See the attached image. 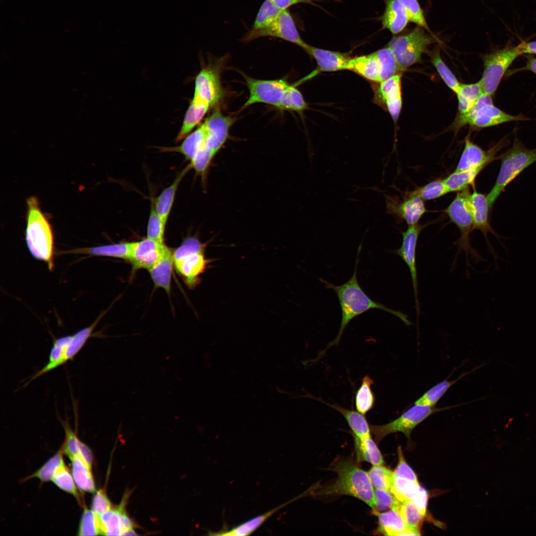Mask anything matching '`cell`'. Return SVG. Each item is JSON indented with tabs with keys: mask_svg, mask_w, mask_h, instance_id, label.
<instances>
[{
	"mask_svg": "<svg viewBox=\"0 0 536 536\" xmlns=\"http://www.w3.org/2000/svg\"><path fill=\"white\" fill-rule=\"evenodd\" d=\"M469 372L462 374L455 380H448L445 379L438 383L422 394L414 402V404L435 406V405L451 387L462 377L468 374Z\"/></svg>",
	"mask_w": 536,
	"mask_h": 536,
	"instance_id": "obj_39",
	"label": "cell"
},
{
	"mask_svg": "<svg viewBox=\"0 0 536 536\" xmlns=\"http://www.w3.org/2000/svg\"><path fill=\"white\" fill-rule=\"evenodd\" d=\"M69 459L71 463L72 477L76 486L82 491L94 492L95 486L91 472V469L77 455Z\"/></svg>",
	"mask_w": 536,
	"mask_h": 536,
	"instance_id": "obj_34",
	"label": "cell"
},
{
	"mask_svg": "<svg viewBox=\"0 0 536 536\" xmlns=\"http://www.w3.org/2000/svg\"><path fill=\"white\" fill-rule=\"evenodd\" d=\"M307 108V104L298 89L289 84L284 93L278 108L281 110L301 112Z\"/></svg>",
	"mask_w": 536,
	"mask_h": 536,
	"instance_id": "obj_45",
	"label": "cell"
},
{
	"mask_svg": "<svg viewBox=\"0 0 536 536\" xmlns=\"http://www.w3.org/2000/svg\"><path fill=\"white\" fill-rule=\"evenodd\" d=\"M484 168L478 167L459 172L454 171L443 180L449 193L459 192L469 188Z\"/></svg>",
	"mask_w": 536,
	"mask_h": 536,
	"instance_id": "obj_35",
	"label": "cell"
},
{
	"mask_svg": "<svg viewBox=\"0 0 536 536\" xmlns=\"http://www.w3.org/2000/svg\"><path fill=\"white\" fill-rule=\"evenodd\" d=\"M52 481L59 488L72 494L76 499H79L78 491L73 478L64 463L57 468L53 476Z\"/></svg>",
	"mask_w": 536,
	"mask_h": 536,
	"instance_id": "obj_47",
	"label": "cell"
},
{
	"mask_svg": "<svg viewBox=\"0 0 536 536\" xmlns=\"http://www.w3.org/2000/svg\"><path fill=\"white\" fill-rule=\"evenodd\" d=\"M264 37L278 38L294 43L304 50L308 46L301 38L293 19L287 9L283 10L269 26L259 30L251 29L245 35L243 41L250 42Z\"/></svg>",
	"mask_w": 536,
	"mask_h": 536,
	"instance_id": "obj_12",
	"label": "cell"
},
{
	"mask_svg": "<svg viewBox=\"0 0 536 536\" xmlns=\"http://www.w3.org/2000/svg\"><path fill=\"white\" fill-rule=\"evenodd\" d=\"M316 399L340 413L347 422L353 436L361 439L371 436L370 425L364 415L357 411L348 409L337 404L329 403L319 398Z\"/></svg>",
	"mask_w": 536,
	"mask_h": 536,
	"instance_id": "obj_29",
	"label": "cell"
},
{
	"mask_svg": "<svg viewBox=\"0 0 536 536\" xmlns=\"http://www.w3.org/2000/svg\"><path fill=\"white\" fill-rule=\"evenodd\" d=\"M384 28L392 34L402 32L409 21L407 12L399 0H388L382 17Z\"/></svg>",
	"mask_w": 536,
	"mask_h": 536,
	"instance_id": "obj_27",
	"label": "cell"
},
{
	"mask_svg": "<svg viewBox=\"0 0 536 536\" xmlns=\"http://www.w3.org/2000/svg\"><path fill=\"white\" fill-rule=\"evenodd\" d=\"M124 510L123 504L118 508L102 513L99 515L101 535L105 536H122L123 533L121 514Z\"/></svg>",
	"mask_w": 536,
	"mask_h": 536,
	"instance_id": "obj_37",
	"label": "cell"
},
{
	"mask_svg": "<svg viewBox=\"0 0 536 536\" xmlns=\"http://www.w3.org/2000/svg\"><path fill=\"white\" fill-rule=\"evenodd\" d=\"M408 527L415 532L418 536L420 535V527L423 521L425 515L411 502L401 503L396 508Z\"/></svg>",
	"mask_w": 536,
	"mask_h": 536,
	"instance_id": "obj_42",
	"label": "cell"
},
{
	"mask_svg": "<svg viewBox=\"0 0 536 536\" xmlns=\"http://www.w3.org/2000/svg\"><path fill=\"white\" fill-rule=\"evenodd\" d=\"M78 456L91 469L93 457L91 451L89 448L79 440L78 442Z\"/></svg>",
	"mask_w": 536,
	"mask_h": 536,
	"instance_id": "obj_59",
	"label": "cell"
},
{
	"mask_svg": "<svg viewBox=\"0 0 536 536\" xmlns=\"http://www.w3.org/2000/svg\"><path fill=\"white\" fill-rule=\"evenodd\" d=\"M111 509V503L103 490L96 491L92 499L91 510L99 515Z\"/></svg>",
	"mask_w": 536,
	"mask_h": 536,
	"instance_id": "obj_57",
	"label": "cell"
},
{
	"mask_svg": "<svg viewBox=\"0 0 536 536\" xmlns=\"http://www.w3.org/2000/svg\"><path fill=\"white\" fill-rule=\"evenodd\" d=\"M506 143L505 139L502 140L489 150H484L471 141L468 136L465 139L464 149L454 171L459 172L478 167L485 168L492 162L499 159V156L496 155Z\"/></svg>",
	"mask_w": 536,
	"mask_h": 536,
	"instance_id": "obj_16",
	"label": "cell"
},
{
	"mask_svg": "<svg viewBox=\"0 0 536 536\" xmlns=\"http://www.w3.org/2000/svg\"><path fill=\"white\" fill-rule=\"evenodd\" d=\"M205 121L207 129L205 145L216 155L227 140L229 129L235 119L224 115L217 107L214 109Z\"/></svg>",
	"mask_w": 536,
	"mask_h": 536,
	"instance_id": "obj_18",
	"label": "cell"
},
{
	"mask_svg": "<svg viewBox=\"0 0 536 536\" xmlns=\"http://www.w3.org/2000/svg\"><path fill=\"white\" fill-rule=\"evenodd\" d=\"M276 6L286 10L291 6L300 3L313 4V0H270Z\"/></svg>",
	"mask_w": 536,
	"mask_h": 536,
	"instance_id": "obj_60",
	"label": "cell"
},
{
	"mask_svg": "<svg viewBox=\"0 0 536 536\" xmlns=\"http://www.w3.org/2000/svg\"><path fill=\"white\" fill-rule=\"evenodd\" d=\"M525 120L528 118L522 115L514 116L507 114L495 107L493 103H490L482 105L478 109L469 125L476 128H483Z\"/></svg>",
	"mask_w": 536,
	"mask_h": 536,
	"instance_id": "obj_20",
	"label": "cell"
},
{
	"mask_svg": "<svg viewBox=\"0 0 536 536\" xmlns=\"http://www.w3.org/2000/svg\"><path fill=\"white\" fill-rule=\"evenodd\" d=\"M457 405L436 407L414 404L396 419L382 425H370L371 432L377 442L389 434L401 432L408 439L412 430L430 415Z\"/></svg>",
	"mask_w": 536,
	"mask_h": 536,
	"instance_id": "obj_8",
	"label": "cell"
},
{
	"mask_svg": "<svg viewBox=\"0 0 536 536\" xmlns=\"http://www.w3.org/2000/svg\"><path fill=\"white\" fill-rule=\"evenodd\" d=\"M132 242H120L96 247L78 248L67 252V253L84 254L97 256H104L129 260Z\"/></svg>",
	"mask_w": 536,
	"mask_h": 536,
	"instance_id": "obj_31",
	"label": "cell"
},
{
	"mask_svg": "<svg viewBox=\"0 0 536 536\" xmlns=\"http://www.w3.org/2000/svg\"><path fill=\"white\" fill-rule=\"evenodd\" d=\"M378 518V532L386 536H418L407 526L400 513L395 509L375 514Z\"/></svg>",
	"mask_w": 536,
	"mask_h": 536,
	"instance_id": "obj_23",
	"label": "cell"
},
{
	"mask_svg": "<svg viewBox=\"0 0 536 536\" xmlns=\"http://www.w3.org/2000/svg\"><path fill=\"white\" fill-rule=\"evenodd\" d=\"M470 193L469 188L458 192L456 196L445 210L450 220L457 226L461 233L459 250L464 251L475 261L484 259L470 246L469 234L473 230L472 214L469 202Z\"/></svg>",
	"mask_w": 536,
	"mask_h": 536,
	"instance_id": "obj_9",
	"label": "cell"
},
{
	"mask_svg": "<svg viewBox=\"0 0 536 536\" xmlns=\"http://www.w3.org/2000/svg\"><path fill=\"white\" fill-rule=\"evenodd\" d=\"M492 95L482 93L473 106L466 113L459 114L456 120L455 125L456 128H459L466 125H469L471 120L478 109L482 105L493 103Z\"/></svg>",
	"mask_w": 536,
	"mask_h": 536,
	"instance_id": "obj_54",
	"label": "cell"
},
{
	"mask_svg": "<svg viewBox=\"0 0 536 536\" xmlns=\"http://www.w3.org/2000/svg\"><path fill=\"white\" fill-rule=\"evenodd\" d=\"M296 498H294L277 506L263 514L253 517L230 529H226V528L222 529L217 532H211L209 533V535L212 536H244L250 535L261 527L268 519L276 512L291 503L293 501V500Z\"/></svg>",
	"mask_w": 536,
	"mask_h": 536,
	"instance_id": "obj_25",
	"label": "cell"
},
{
	"mask_svg": "<svg viewBox=\"0 0 536 536\" xmlns=\"http://www.w3.org/2000/svg\"><path fill=\"white\" fill-rule=\"evenodd\" d=\"M305 50L315 59L320 71L347 69L351 59L345 54L320 49L309 45Z\"/></svg>",
	"mask_w": 536,
	"mask_h": 536,
	"instance_id": "obj_22",
	"label": "cell"
},
{
	"mask_svg": "<svg viewBox=\"0 0 536 536\" xmlns=\"http://www.w3.org/2000/svg\"><path fill=\"white\" fill-rule=\"evenodd\" d=\"M379 91L392 119L397 121L402 107L401 74L380 82Z\"/></svg>",
	"mask_w": 536,
	"mask_h": 536,
	"instance_id": "obj_21",
	"label": "cell"
},
{
	"mask_svg": "<svg viewBox=\"0 0 536 536\" xmlns=\"http://www.w3.org/2000/svg\"><path fill=\"white\" fill-rule=\"evenodd\" d=\"M424 228L423 225L418 223L408 226L405 231L402 232V243L401 247L396 250L407 265L411 276L413 288L415 309L417 323L420 313V306L418 298V278L416 266V252L419 234Z\"/></svg>",
	"mask_w": 536,
	"mask_h": 536,
	"instance_id": "obj_14",
	"label": "cell"
},
{
	"mask_svg": "<svg viewBox=\"0 0 536 536\" xmlns=\"http://www.w3.org/2000/svg\"><path fill=\"white\" fill-rule=\"evenodd\" d=\"M424 28L417 26L404 35L395 37L388 44L398 62L401 72L420 62L422 55L435 41Z\"/></svg>",
	"mask_w": 536,
	"mask_h": 536,
	"instance_id": "obj_7",
	"label": "cell"
},
{
	"mask_svg": "<svg viewBox=\"0 0 536 536\" xmlns=\"http://www.w3.org/2000/svg\"><path fill=\"white\" fill-rule=\"evenodd\" d=\"M353 436L358 462H366L373 466L384 464L383 456L371 436L362 439Z\"/></svg>",
	"mask_w": 536,
	"mask_h": 536,
	"instance_id": "obj_32",
	"label": "cell"
},
{
	"mask_svg": "<svg viewBox=\"0 0 536 536\" xmlns=\"http://www.w3.org/2000/svg\"><path fill=\"white\" fill-rule=\"evenodd\" d=\"M421 486L408 479L394 475L391 492L402 503L412 501Z\"/></svg>",
	"mask_w": 536,
	"mask_h": 536,
	"instance_id": "obj_41",
	"label": "cell"
},
{
	"mask_svg": "<svg viewBox=\"0 0 536 536\" xmlns=\"http://www.w3.org/2000/svg\"><path fill=\"white\" fill-rule=\"evenodd\" d=\"M174 262L170 250L156 264L148 269L151 278L156 287L163 288L169 293Z\"/></svg>",
	"mask_w": 536,
	"mask_h": 536,
	"instance_id": "obj_30",
	"label": "cell"
},
{
	"mask_svg": "<svg viewBox=\"0 0 536 536\" xmlns=\"http://www.w3.org/2000/svg\"><path fill=\"white\" fill-rule=\"evenodd\" d=\"M101 535L99 516L92 510L84 509L78 531V536Z\"/></svg>",
	"mask_w": 536,
	"mask_h": 536,
	"instance_id": "obj_48",
	"label": "cell"
},
{
	"mask_svg": "<svg viewBox=\"0 0 536 536\" xmlns=\"http://www.w3.org/2000/svg\"><path fill=\"white\" fill-rule=\"evenodd\" d=\"M223 95L219 68L214 65L209 64L201 69L196 78L192 100L211 108L218 103Z\"/></svg>",
	"mask_w": 536,
	"mask_h": 536,
	"instance_id": "obj_13",
	"label": "cell"
},
{
	"mask_svg": "<svg viewBox=\"0 0 536 536\" xmlns=\"http://www.w3.org/2000/svg\"><path fill=\"white\" fill-rule=\"evenodd\" d=\"M165 228L166 226L152 206L148 220L146 237L158 242L164 243Z\"/></svg>",
	"mask_w": 536,
	"mask_h": 536,
	"instance_id": "obj_51",
	"label": "cell"
},
{
	"mask_svg": "<svg viewBox=\"0 0 536 536\" xmlns=\"http://www.w3.org/2000/svg\"><path fill=\"white\" fill-rule=\"evenodd\" d=\"M374 493L376 499L375 509L373 510L374 514L396 509L402 503L390 492L375 488Z\"/></svg>",
	"mask_w": 536,
	"mask_h": 536,
	"instance_id": "obj_52",
	"label": "cell"
},
{
	"mask_svg": "<svg viewBox=\"0 0 536 536\" xmlns=\"http://www.w3.org/2000/svg\"><path fill=\"white\" fill-rule=\"evenodd\" d=\"M137 534L135 533L133 529L129 530L124 532L122 536H136Z\"/></svg>",
	"mask_w": 536,
	"mask_h": 536,
	"instance_id": "obj_63",
	"label": "cell"
},
{
	"mask_svg": "<svg viewBox=\"0 0 536 536\" xmlns=\"http://www.w3.org/2000/svg\"><path fill=\"white\" fill-rule=\"evenodd\" d=\"M65 432V441L64 446V452L70 458L73 456L79 455L78 442L75 433L71 429L68 422H62Z\"/></svg>",
	"mask_w": 536,
	"mask_h": 536,
	"instance_id": "obj_55",
	"label": "cell"
},
{
	"mask_svg": "<svg viewBox=\"0 0 536 536\" xmlns=\"http://www.w3.org/2000/svg\"><path fill=\"white\" fill-rule=\"evenodd\" d=\"M361 249L360 245L358 250L354 272L350 278L346 282L336 285L323 279L319 278L327 288L333 290L336 294L341 308V319L337 335L324 349L318 354V356L312 360L313 362L321 359L326 352L332 346L338 344L344 330L352 319L371 309H380L389 312L399 318L407 326L412 324L406 315L372 300L361 288L357 276L359 255Z\"/></svg>",
	"mask_w": 536,
	"mask_h": 536,
	"instance_id": "obj_1",
	"label": "cell"
},
{
	"mask_svg": "<svg viewBox=\"0 0 536 536\" xmlns=\"http://www.w3.org/2000/svg\"><path fill=\"white\" fill-rule=\"evenodd\" d=\"M398 454L399 461L397 467L394 471V475L418 483L417 477L414 471L406 463L401 446L398 447Z\"/></svg>",
	"mask_w": 536,
	"mask_h": 536,
	"instance_id": "obj_56",
	"label": "cell"
},
{
	"mask_svg": "<svg viewBox=\"0 0 536 536\" xmlns=\"http://www.w3.org/2000/svg\"><path fill=\"white\" fill-rule=\"evenodd\" d=\"M423 201L410 192L402 200L398 197H386V207L388 213L398 219L405 221L408 226L413 225L418 223L426 211Z\"/></svg>",
	"mask_w": 536,
	"mask_h": 536,
	"instance_id": "obj_15",
	"label": "cell"
},
{
	"mask_svg": "<svg viewBox=\"0 0 536 536\" xmlns=\"http://www.w3.org/2000/svg\"><path fill=\"white\" fill-rule=\"evenodd\" d=\"M249 90V97L243 108L256 103H266L278 108L288 84L285 80H261L243 74Z\"/></svg>",
	"mask_w": 536,
	"mask_h": 536,
	"instance_id": "obj_11",
	"label": "cell"
},
{
	"mask_svg": "<svg viewBox=\"0 0 536 536\" xmlns=\"http://www.w3.org/2000/svg\"><path fill=\"white\" fill-rule=\"evenodd\" d=\"M328 469L337 474L335 481L313 491L315 495H349L375 509L376 499L373 487L368 472L349 460L338 459Z\"/></svg>",
	"mask_w": 536,
	"mask_h": 536,
	"instance_id": "obj_2",
	"label": "cell"
},
{
	"mask_svg": "<svg viewBox=\"0 0 536 536\" xmlns=\"http://www.w3.org/2000/svg\"><path fill=\"white\" fill-rule=\"evenodd\" d=\"M282 10L270 0H265L261 5L252 27V30L265 28L272 24L279 16Z\"/></svg>",
	"mask_w": 536,
	"mask_h": 536,
	"instance_id": "obj_43",
	"label": "cell"
},
{
	"mask_svg": "<svg viewBox=\"0 0 536 536\" xmlns=\"http://www.w3.org/2000/svg\"><path fill=\"white\" fill-rule=\"evenodd\" d=\"M379 63L380 82L401 72L396 58L388 46L374 52Z\"/></svg>",
	"mask_w": 536,
	"mask_h": 536,
	"instance_id": "obj_40",
	"label": "cell"
},
{
	"mask_svg": "<svg viewBox=\"0 0 536 536\" xmlns=\"http://www.w3.org/2000/svg\"><path fill=\"white\" fill-rule=\"evenodd\" d=\"M26 203L27 246L34 258L45 262L52 270L54 266V237L51 225L35 197L28 198Z\"/></svg>",
	"mask_w": 536,
	"mask_h": 536,
	"instance_id": "obj_3",
	"label": "cell"
},
{
	"mask_svg": "<svg viewBox=\"0 0 536 536\" xmlns=\"http://www.w3.org/2000/svg\"><path fill=\"white\" fill-rule=\"evenodd\" d=\"M347 69L352 70L367 79L380 82V69L374 53L350 59Z\"/></svg>",
	"mask_w": 536,
	"mask_h": 536,
	"instance_id": "obj_28",
	"label": "cell"
},
{
	"mask_svg": "<svg viewBox=\"0 0 536 536\" xmlns=\"http://www.w3.org/2000/svg\"><path fill=\"white\" fill-rule=\"evenodd\" d=\"M190 169L191 168L189 164L180 172L172 184L164 189L154 200L153 207L165 226H166L179 184Z\"/></svg>",
	"mask_w": 536,
	"mask_h": 536,
	"instance_id": "obj_24",
	"label": "cell"
},
{
	"mask_svg": "<svg viewBox=\"0 0 536 536\" xmlns=\"http://www.w3.org/2000/svg\"><path fill=\"white\" fill-rule=\"evenodd\" d=\"M99 319V318H97L92 325L78 331L72 335L63 336L56 339L50 350L47 363L34 374L24 386L71 360L92 336L93 331Z\"/></svg>",
	"mask_w": 536,
	"mask_h": 536,
	"instance_id": "obj_6",
	"label": "cell"
},
{
	"mask_svg": "<svg viewBox=\"0 0 536 536\" xmlns=\"http://www.w3.org/2000/svg\"><path fill=\"white\" fill-rule=\"evenodd\" d=\"M469 202L472 214L473 230L477 229L482 232L488 244L489 249L496 261L498 257L489 242L487 233H492L498 240L502 237L494 231L490 224L489 212L491 209L487 196L474 189L473 193L470 195Z\"/></svg>",
	"mask_w": 536,
	"mask_h": 536,
	"instance_id": "obj_19",
	"label": "cell"
},
{
	"mask_svg": "<svg viewBox=\"0 0 536 536\" xmlns=\"http://www.w3.org/2000/svg\"><path fill=\"white\" fill-rule=\"evenodd\" d=\"M522 55L518 46L497 50L484 58V69L481 79L483 92L492 95L495 92L507 68Z\"/></svg>",
	"mask_w": 536,
	"mask_h": 536,
	"instance_id": "obj_10",
	"label": "cell"
},
{
	"mask_svg": "<svg viewBox=\"0 0 536 536\" xmlns=\"http://www.w3.org/2000/svg\"><path fill=\"white\" fill-rule=\"evenodd\" d=\"M423 200L428 201L439 198L449 193L443 180H436L411 192Z\"/></svg>",
	"mask_w": 536,
	"mask_h": 536,
	"instance_id": "obj_49",
	"label": "cell"
},
{
	"mask_svg": "<svg viewBox=\"0 0 536 536\" xmlns=\"http://www.w3.org/2000/svg\"><path fill=\"white\" fill-rule=\"evenodd\" d=\"M501 166L495 183L487 195L490 209L507 186L536 162V148L528 149L515 136L512 146L499 156Z\"/></svg>",
	"mask_w": 536,
	"mask_h": 536,
	"instance_id": "obj_4",
	"label": "cell"
},
{
	"mask_svg": "<svg viewBox=\"0 0 536 536\" xmlns=\"http://www.w3.org/2000/svg\"><path fill=\"white\" fill-rule=\"evenodd\" d=\"M523 54H536V41L530 42H523L518 45Z\"/></svg>",
	"mask_w": 536,
	"mask_h": 536,
	"instance_id": "obj_61",
	"label": "cell"
},
{
	"mask_svg": "<svg viewBox=\"0 0 536 536\" xmlns=\"http://www.w3.org/2000/svg\"><path fill=\"white\" fill-rule=\"evenodd\" d=\"M427 500V492L421 487L419 491L411 502L425 515Z\"/></svg>",
	"mask_w": 536,
	"mask_h": 536,
	"instance_id": "obj_58",
	"label": "cell"
},
{
	"mask_svg": "<svg viewBox=\"0 0 536 536\" xmlns=\"http://www.w3.org/2000/svg\"><path fill=\"white\" fill-rule=\"evenodd\" d=\"M374 384L372 379L365 376L355 397V406L357 411L365 415L374 407L375 397L371 389Z\"/></svg>",
	"mask_w": 536,
	"mask_h": 536,
	"instance_id": "obj_38",
	"label": "cell"
},
{
	"mask_svg": "<svg viewBox=\"0 0 536 536\" xmlns=\"http://www.w3.org/2000/svg\"><path fill=\"white\" fill-rule=\"evenodd\" d=\"M210 108L204 104L192 100L185 113L176 140L179 141L190 134L194 128L200 123Z\"/></svg>",
	"mask_w": 536,
	"mask_h": 536,
	"instance_id": "obj_33",
	"label": "cell"
},
{
	"mask_svg": "<svg viewBox=\"0 0 536 536\" xmlns=\"http://www.w3.org/2000/svg\"><path fill=\"white\" fill-rule=\"evenodd\" d=\"M206 243L195 237H189L172 253L174 265L187 285L193 288L201 282L200 276L206 269L211 260L205 258Z\"/></svg>",
	"mask_w": 536,
	"mask_h": 536,
	"instance_id": "obj_5",
	"label": "cell"
},
{
	"mask_svg": "<svg viewBox=\"0 0 536 536\" xmlns=\"http://www.w3.org/2000/svg\"><path fill=\"white\" fill-rule=\"evenodd\" d=\"M370 480L375 488L391 492L394 471L383 465H374L368 472Z\"/></svg>",
	"mask_w": 536,
	"mask_h": 536,
	"instance_id": "obj_44",
	"label": "cell"
},
{
	"mask_svg": "<svg viewBox=\"0 0 536 536\" xmlns=\"http://www.w3.org/2000/svg\"><path fill=\"white\" fill-rule=\"evenodd\" d=\"M64 463L62 452L60 450L30 477L38 478L43 482L52 480L57 468Z\"/></svg>",
	"mask_w": 536,
	"mask_h": 536,
	"instance_id": "obj_50",
	"label": "cell"
},
{
	"mask_svg": "<svg viewBox=\"0 0 536 536\" xmlns=\"http://www.w3.org/2000/svg\"><path fill=\"white\" fill-rule=\"evenodd\" d=\"M170 250L164 243L146 238L132 242L129 261L134 269L148 270L160 260Z\"/></svg>",
	"mask_w": 536,
	"mask_h": 536,
	"instance_id": "obj_17",
	"label": "cell"
},
{
	"mask_svg": "<svg viewBox=\"0 0 536 536\" xmlns=\"http://www.w3.org/2000/svg\"><path fill=\"white\" fill-rule=\"evenodd\" d=\"M404 6L409 21L430 31L426 19L417 0H399Z\"/></svg>",
	"mask_w": 536,
	"mask_h": 536,
	"instance_id": "obj_53",
	"label": "cell"
},
{
	"mask_svg": "<svg viewBox=\"0 0 536 536\" xmlns=\"http://www.w3.org/2000/svg\"><path fill=\"white\" fill-rule=\"evenodd\" d=\"M207 129L205 120L195 131L189 134L178 146L161 147L163 151L176 152L183 154L191 161L206 140Z\"/></svg>",
	"mask_w": 536,
	"mask_h": 536,
	"instance_id": "obj_26",
	"label": "cell"
},
{
	"mask_svg": "<svg viewBox=\"0 0 536 536\" xmlns=\"http://www.w3.org/2000/svg\"><path fill=\"white\" fill-rule=\"evenodd\" d=\"M431 61L442 80L456 94L461 83L443 62L439 51H436L432 55Z\"/></svg>",
	"mask_w": 536,
	"mask_h": 536,
	"instance_id": "obj_46",
	"label": "cell"
},
{
	"mask_svg": "<svg viewBox=\"0 0 536 536\" xmlns=\"http://www.w3.org/2000/svg\"><path fill=\"white\" fill-rule=\"evenodd\" d=\"M483 90L480 81L471 84H461L456 93L460 114L468 112L480 97Z\"/></svg>",
	"mask_w": 536,
	"mask_h": 536,
	"instance_id": "obj_36",
	"label": "cell"
},
{
	"mask_svg": "<svg viewBox=\"0 0 536 536\" xmlns=\"http://www.w3.org/2000/svg\"><path fill=\"white\" fill-rule=\"evenodd\" d=\"M524 69L530 70L536 74V58L532 57H529Z\"/></svg>",
	"mask_w": 536,
	"mask_h": 536,
	"instance_id": "obj_62",
	"label": "cell"
}]
</instances>
